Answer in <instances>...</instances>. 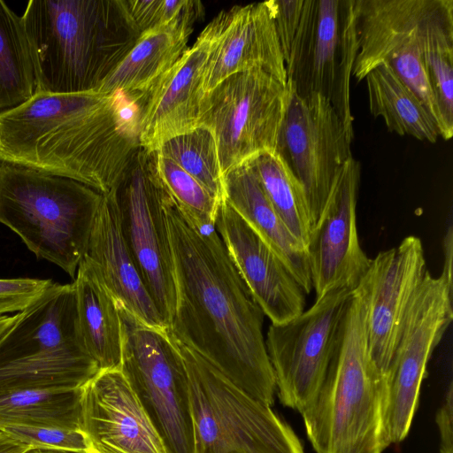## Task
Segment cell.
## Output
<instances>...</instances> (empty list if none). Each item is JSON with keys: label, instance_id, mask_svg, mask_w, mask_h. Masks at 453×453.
Returning <instances> with one entry per match:
<instances>
[{"label": "cell", "instance_id": "ab89813d", "mask_svg": "<svg viewBox=\"0 0 453 453\" xmlns=\"http://www.w3.org/2000/svg\"><path fill=\"white\" fill-rule=\"evenodd\" d=\"M26 453H81V452H74V451H67V450H57V449H33Z\"/></svg>", "mask_w": 453, "mask_h": 453}, {"label": "cell", "instance_id": "277c9868", "mask_svg": "<svg viewBox=\"0 0 453 453\" xmlns=\"http://www.w3.org/2000/svg\"><path fill=\"white\" fill-rule=\"evenodd\" d=\"M384 376L370 355L366 293L352 291L325 378L301 413L316 453H382Z\"/></svg>", "mask_w": 453, "mask_h": 453}, {"label": "cell", "instance_id": "52a82bcc", "mask_svg": "<svg viewBox=\"0 0 453 453\" xmlns=\"http://www.w3.org/2000/svg\"><path fill=\"white\" fill-rule=\"evenodd\" d=\"M0 339V389H78L99 371L80 329L73 283H52Z\"/></svg>", "mask_w": 453, "mask_h": 453}, {"label": "cell", "instance_id": "5b68a950", "mask_svg": "<svg viewBox=\"0 0 453 453\" xmlns=\"http://www.w3.org/2000/svg\"><path fill=\"white\" fill-rule=\"evenodd\" d=\"M288 85L326 98L353 138L350 79L358 50L355 0H270Z\"/></svg>", "mask_w": 453, "mask_h": 453}, {"label": "cell", "instance_id": "8992f818", "mask_svg": "<svg viewBox=\"0 0 453 453\" xmlns=\"http://www.w3.org/2000/svg\"><path fill=\"white\" fill-rule=\"evenodd\" d=\"M103 194L74 180L0 162V223L74 279Z\"/></svg>", "mask_w": 453, "mask_h": 453}, {"label": "cell", "instance_id": "4dcf8cb0", "mask_svg": "<svg viewBox=\"0 0 453 453\" xmlns=\"http://www.w3.org/2000/svg\"><path fill=\"white\" fill-rule=\"evenodd\" d=\"M153 153L156 170L163 185L183 216L198 229L215 227L220 200L173 160Z\"/></svg>", "mask_w": 453, "mask_h": 453}, {"label": "cell", "instance_id": "30bf717a", "mask_svg": "<svg viewBox=\"0 0 453 453\" xmlns=\"http://www.w3.org/2000/svg\"><path fill=\"white\" fill-rule=\"evenodd\" d=\"M122 328L121 371L168 453H195L186 371L167 328L150 326L118 302Z\"/></svg>", "mask_w": 453, "mask_h": 453}, {"label": "cell", "instance_id": "9c48e42d", "mask_svg": "<svg viewBox=\"0 0 453 453\" xmlns=\"http://www.w3.org/2000/svg\"><path fill=\"white\" fill-rule=\"evenodd\" d=\"M173 338L186 371L195 453H304L294 431L271 406L250 396L208 359Z\"/></svg>", "mask_w": 453, "mask_h": 453}, {"label": "cell", "instance_id": "ffe728a7", "mask_svg": "<svg viewBox=\"0 0 453 453\" xmlns=\"http://www.w3.org/2000/svg\"><path fill=\"white\" fill-rule=\"evenodd\" d=\"M215 229L238 273L271 323L304 311L305 293L280 257L224 198Z\"/></svg>", "mask_w": 453, "mask_h": 453}, {"label": "cell", "instance_id": "d4e9b609", "mask_svg": "<svg viewBox=\"0 0 453 453\" xmlns=\"http://www.w3.org/2000/svg\"><path fill=\"white\" fill-rule=\"evenodd\" d=\"M73 283L78 322L88 351L100 370L120 369L122 328L118 302L87 255Z\"/></svg>", "mask_w": 453, "mask_h": 453}, {"label": "cell", "instance_id": "836d02e7", "mask_svg": "<svg viewBox=\"0 0 453 453\" xmlns=\"http://www.w3.org/2000/svg\"><path fill=\"white\" fill-rule=\"evenodd\" d=\"M0 431L32 449L88 452L84 435L80 430L54 426H6Z\"/></svg>", "mask_w": 453, "mask_h": 453}, {"label": "cell", "instance_id": "74e56055", "mask_svg": "<svg viewBox=\"0 0 453 453\" xmlns=\"http://www.w3.org/2000/svg\"><path fill=\"white\" fill-rule=\"evenodd\" d=\"M33 449L27 444L14 440L0 431V453H26Z\"/></svg>", "mask_w": 453, "mask_h": 453}, {"label": "cell", "instance_id": "f1b7e54d", "mask_svg": "<svg viewBox=\"0 0 453 453\" xmlns=\"http://www.w3.org/2000/svg\"><path fill=\"white\" fill-rule=\"evenodd\" d=\"M249 163L288 229L307 248L313 225L302 184L276 152L262 153Z\"/></svg>", "mask_w": 453, "mask_h": 453}, {"label": "cell", "instance_id": "e0dca14e", "mask_svg": "<svg viewBox=\"0 0 453 453\" xmlns=\"http://www.w3.org/2000/svg\"><path fill=\"white\" fill-rule=\"evenodd\" d=\"M87 453H168L121 369L100 370L80 388Z\"/></svg>", "mask_w": 453, "mask_h": 453}, {"label": "cell", "instance_id": "d590c367", "mask_svg": "<svg viewBox=\"0 0 453 453\" xmlns=\"http://www.w3.org/2000/svg\"><path fill=\"white\" fill-rule=\"evenodd\" d=\"M453 385L449 382L444 401L436 414L440 453H453Z\"/></svg>", "mask_w": 453, "mask_h": 453}, {"label": "cell", "instance_id": "f35d334b", "mask_svg": "<svg viewBox=\"0 0 453 453\" xmlns=\"http://www.w3.org/2000/svg\"><path fill=\"white\" fill-rule=\"evenodd\" d=\"M16 315L8 316L4 315L0 316V339L4 335V334L12 326L16 320Z\"/></svg>", "mask_w": 453, "mask_h": 453}, {"label": "cell", "instance_id": "9a60e30c", "mask_svg": "<svg viewBox=\"0 0 453 453\" xmlns=\"http://www.w3.org/2000/svg\"><path fill=\"white\" fill-rule=\"evenodd\" d=\"M288 88L275 152L302 184L314 226L338 172L353 157V138L326 98L319 95L302 98Z\"/></svg>", "mask_w": 453, "mask_h": 453}, {"label": "cell", "instance_id": "83f0119b", "mask_svg": "<svg viewBox=\"0 0 453 453\" xmlns=\"http://www.w3.org/2000/svg\"><path fill=\"white\" fill-rule=\"evenodd\" d=\"M36 87L35 67L22 17L0 0V112L27 102Z\"/></svg>", "mask_w": 453, "mask_h": 453}, {"label": "cell", "instance_id": "8fae6325", "mask_svg": "<svg viewBox=\"0 0 453 453\" xmlns=\"http://www.w3.org/2000/svg\"><path fill=\"white\" fill-rule=\"evenodd\" d=\"M452 287L443 275L434 277L426 271L411 301L384 374L385 449L403 441L409 434L428 360L453 319Z\"/></svg>", "mask_w": 453, "mask_h": 453}, {"label": "cell", "instance_id": "484cf974", "mask_svg": "<svg viewBox=\"0 0 453 453\" xmlns=\"http://www.w3.org/2000/svg\"><path fill=\"white\" fill-rule=\"evenodd\" d=\"M364 80L371 114L382 118L390 132L432 143L437 141L439 130L430 113L387 63L372 68Z\"/></svg>", "mask_w": 453, "mask_h": 453}, {"label": "cell", "instance_id": "4fadbf2b", "mask_svg": "<svg viewBox=\"0 0 453 453\" xmlns=\"http://www.w3.org/2000/svg\"><path fill=\"white\" fill-rule=\"evenodd\" d=\"M110 192L117 205L124 238L168 328L176 296L165 214L167 190L157 175L153 153L141 148Z\"/></svg>", "mask_w": 453, "mask_h": 453}, {"label": "cell", "instance_id": "7a4b0ae2", "mask_svg": "<svg viewBox=\"0 0 453 453\" xmlns=\"http://www.w3.org/2000/svg\"><path fill=\"white\" fill-rule=\"evenodd\" d=\"M141 149L137 103L120 93L35 92L0 112V162L109 193Z\"/></svg>", "mask_w": 453, "mask_h": 453}, {"label": "cell", "instance_id": "ac0fdd59", "mask_svg": "<svg viewBox=\"0 0 453 453\" xmlns=\"http://www.w3.org/2000/svg\"><path fill=\"white\" fill-rule=\"evenodd\" d=\"M421 240L405 237L371 259L361 280L366 293V327L370 355L385 374L395 349L411 301L426 272Z\"/></svg>", "mask_w": 453, "mask_h": 453}, {"label": "cell", "instance_id": "4316f807", "mask_svg": "<svg viewBox=\"0 0 453 453\" xmlns=\"http://www.w3.org/2000/svg\"><path fill=\"white\" fill-rule=\"evenodd\" d=\"M80 388L0 389V428L54 426L80 430Z\"/></svg>", "mask_w": 453, "mask_h": 453}, {"label": "cell", "instance_id": "e575fe53", "mask_svg": "<svg viewBox=\"0 0 453 453\" xmlns=\"http://www.w3.org/2000/svg\"><path fill=\"white\" fill-rule=\"evenodd\" d=\"M52 283L50 279H0V316L24 311L38 299Z\"/></svg>", "mask_w": 453, "mask_h": 453}, {"label": "cell", "instance_id": "8d00e7d4", "mask_svg": "<svg viewBox=\"0 0 453 453\" xmlns=\"http://www.w3.org/2000/svg\"><path fill=\"white\" fill-rule=\"evenodd\" d=\"M453 235L452 227H449L447 234L443 240V269L441 275H443L450 283L453 284L452 280V260H453Z\"/></svg>", "mask_w": 453, "mask_h": 453}, {"label": "cell", "instance_id": "d6a6232c", "mask_svg": "<svg viewBox=\"0 0 453 453\" xmlns=\"http://www.w3.org/2000/svg\"><path fill=\"white\" fill-rule=\"evenodd\" d=\"M140 35L181 19L196 21L203 7L196 0H123Z\"/></svg>", "mask_w": 453, "mask_h": 453}, {"label": "cell", "instance_id": "cb8c5ba5", "mask_svg": "<svg viewBox=\"0 0 453 453\" xmlns=\"http://www.w3.org/2000/svg\"><path fill=\"white\" fill-rule=\"evenodd\" d=\"M195 22L181 19L142 35L96 91L105 94L120 93L137 102L188 49L187 42Z\"/></svg>", "mask_w": 453, "mask_h": 453}, {"label": "cell", "instance_id": "d6986e66", "mask_svg": "<svg viewBox=\"0 0 453 453\" xmlns=\"http://www.w3.org/2000/svg\"><path fill=\"white\" fill-rule=\"evenodd\" d=\"M220 26L218 14L173 66L137 100L141 148L151 152L199 125L209 58Z\"/></svg>", "mask_w": 453, "mask_h": 453}, {"label": "cell", "instance_id": "ba28073f", "mask_svg": "<svg viewBox=\"0 0 453 453\" xmlns=\"http://www.w3.org/2000/svg\"><path fill=\"white\" fill-rule=\"evenodd\" d=\"M358 50L352 76L361 81L387 63L442 125L425 65L434 44L453 40V0H355Z\"/></svg>", "mask_w": 453, "mask_h": 453}, {"label": "cell", "instance_id": "603a6c76", "mask_svg": "<svg viewBox=\"0 0 453 453\" xmlns=\"http://www.w3.org/2000/svg\"><path fill=\"white\" fill-rule=\"evenodd\" d=\"M224 198L280 257L305 294L312 289L306 248L290 233L249 162L224 174Z\"/></svg>", "mask_w": 453, "mask_h": 453}, {"label": "cell", "instance_id": "7402d4cb", "mask_svg": "<svg viewBox=\"0 0 453 453\" xmlns=\"http://www.w3.org/2000/svg\"><path fill=\"white\" fill-rule=\"evenodd\" d=\"M86 255L117 302L144 324L167 328L124 238L111 192L103 195Z\"/></svg>", "mask_w": 453, "mask_h": 453}, {"label": "cell", "instance_id": "44dd1931", "mask_svg": "<svg viewBox=\"0 0 453 453\" xmlns=\"http://www.w3.org/2000/svg\"><path fill=\"white\" fill-rule=\"evenodd\" d=\"M219 14L220 26L208 61L205 94L232 74L254 70L287 85L284 59L268 1L236 5Z\"/></svg>", "mask_w": 453, "mask_h": 453}, {"label": "cell", "instance_id": "7c38bea8", "mask_svg": "<svg viewBox=\"0 0 453 453\" xmlns=\"http://www.w3.org/2000/svg\"><path fill=\"white\" fill-rule=\"evenodd\" d=\"M289 88L262 71L232 74L205 94L199 125L215 138L220 167L276 151Z\"/></svg>", "mask_w": 453, "mask_h": 453}, {"label": "cell", "instance_id": "3957f363", "mask_svg": "<svg viewBox=\"0 0 453 453\" xmlns=\"http://www.w3.org/2000/svg\"><path fill=\"white\" fill-rule=\"evenodd\" d=\"M21 17L35 92L96 91L141 37L123 0H30Z\"/></svg>", "mask_w": 453, "mask_h": 453}, {"label": "cell", "instance_id": "1f68e13d", "mask_svg": "<svg viewBox=\"0 0 453 453\" xmlns=\"http://www.w3.org/2000/svg\"><path fill=\"white\" fill-rule=\"evenodd\" d=\"M425 65L440 113L446 141L453 135V40L439 42L426 50Z\"/></svg>", "mask_w": 453, "mask_h": 453}, {"label": "cell", "instance_id": "5bb4252c", "mask_svg": "<svg viewBox=\"0 0 453 453\" xmlns=\"http://www.w3.org/2000/svg\"><path fill=\"white\" fill-rule=\"evenodd\" d=\"M353 290L337 288L292 319L271 323L265 346L280 403L302 413L327 370Z\"/></svg>", "mask_w": 453, "mask_h": 453}, {"label": "cell", "instance_id": "2e32d148", "mask_svg": "<svg viewBox=\"0 0 453 453\" xmlns=\"http://www.w3.org/2000/svg\"><path fill=\"white\" fill-rule=\"evenodd\" d=\"M360 164L353 157L338 172L323 211L313 226L307 253L316 299L337 288L354 290L371 258L364 252L357 227Z\"/></svg>", "mask_w": 453, "mask_h": 453}, {"label": "cell", "instance_id": "6da1fadb", "mask_svg": "<svg viewBox=\"0 0 453 453\" xmlns=\"http://www.w3.org/2000/svg\"><path fill=\"white\" fill-rule=\"evenodd\" d=\"M165 214L176 296L167 329L250 396L272 406L276 383L262 309L215 227L191 225L168 192Z\"/></svg>", "mask_w": 453, "mask_h": 453}, {"label": "cell", "instance_id": "f546056e", "mask_svg": "<svg viewBox=\"0 0 453 453\" xmlns=\"http://www.w3.org/2000/svg\"><path fill=\"white\" fill-rule=\"evenodd\" d=\"M157 151L176 163L217 199H224V173L215 138L208 127L198 125L173 136Z\"/></svg>", "mask_w": 453, "mask_h": 453}]
</instances>
